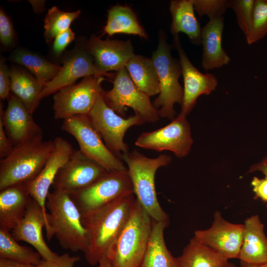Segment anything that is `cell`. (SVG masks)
Listing matches in <instances>:
<instances>
[{
    "label": "cell",
    "mask_w": 267,
    "mask_h": 267,
    "mask_svg": "<svg viewBox=\"0 0 267 267\" xmlns=\"http://www.w3.org/2000/svg\"><path fill=\"white\" fill-rule=\"evenodd\" d=\"M80 260V258L78 256H71L65 253L58 255L54 259H42L36 267H75V264Z\"/></svg>",
    "instance_id": "74e56055"
},
{
    "label": "cell",
    "mask_w": 267,
    "mask_h": 267,
    "mask_svg": "<svg viewBox=\"0 0 267 267\" xmlns=\"http://www.w3.org/2000/svg\"><path fill=\"white\" fill-rule=\"evenodd\" d=\"M14 145L8 137L2 117L0 116V158L7 157L12 151Z\"/></svg>",
    "instance_id": "ab89813d"
},
{
    "label": "cell",
    "mask_w": 267,
    "mask_h": 267,
    "mask_svg": "<svg viewBox=\"0 0 267 267\" xmlns=\"http://www.w3.org/2000/svg\"><path fill=\"white\" fill-rule=\"evenodd\" d=\"M243 235V224L230 222L216 211L212 225L206 229L196 230L193 237L229 260L238 258Z\"/></svg>",
    "instance_id": "5bb4252c"
},
{
    "label": "cell",
    "mask_w": 267,
    "mask_h": 267,
    "mask_svg": "<svg viewBox=\"0 0 267 267\" xmlns=\"http://www.w3.org/2000/svg\"><path fill=\"white\" fill-rule=\"evenodd\" d=\"M256 171L262 172L266 177H267V157L258 163L251 166L249 170V173H253Z\"/></svg>",
    "instance_id": "7bdbcfd3"
},
{
    "label": "cell",
    "mask_w": 267,
    "mask_h": 267,
    "mask_svg": "<svg viewBox=\"0 0 267 267\" xmlns=\"http://www.w3.org/2000/svg\"><path fill=\"white\" fill-rule=\"evenodd\" d=\"M81 13L80 10L64 11L55 6L49 9L44 21V36L46 42L50 43L58 34L70 28L71 23Z\"/></svg>",
    "instance_id": "1f68e13d"
},
{
    "label": "cell",
    "mask_w": 267,
    "mask_h": 267,
    "mask_svg": "<svg viewBox=\"0 0 267 267\" xmlns=\"http://www.w3.org/2000/svg\"><path fill=\"white\" fill-rule=\"evenodd\" d=\"M87 116L107 148L121 160L123 155L129 151L128 144L124 141L127 131L133 126L145 123L135 115L125 118L117 114L105 103L103 93Z\"/></svg>",
    "instance_id": "9c48e42d"
},
{
    "label": "cell",
    "mask_w": 267,
    "mask_h": 267,
    "mask_svg": "<svg viewBox=\"0 0 267 267\" xmlns=\"http://www.w3.org/2000/svg\"><path fill=\"white\" fill-rule=\"evenodd\" d=\"M192 143L190 125L186 117L180 115L162 128L142 133L135 141L138 147L157 151H170L180 158L189 153Z\"/></svg>",
    "instance_id": "7c38bea8"
},
{
    "label": "cell",
    "mask_w": 267,
    "mask_h": 267,
    "mask_svg": "<svg viewBox=\"0 0 267 267\" xmlns=\"http://www.w3.org/2000/svg\"><path fill=\"white\" fill-rule=\"evenodd\" d=\"M240 267H267V263L262 264H251L240 261Z\"/></svg>",
    "instance_id": "f6af8a7d"
},
{
    "label": "cell",
    "mask_w": 267,
    "mask_h": 267,
    "mask_svg": "<svg viewBox=\"0 0 267 267\" xmlns=\"http://www.w3.org/2000/svg\"><path fill=\"white\" fill-rule=\"evenodd\" d=\"M125 68L139 90L149 96L159 93L158 76L151 59L135 54Z\"/></svg>",
    "instance_id": "f1b7e54d"
},
{
    "label": "cell",
    "mask_w": 267,
    "mask_h": 267,
    "mask_svg": "<svg viewBox=\"0 0 267 267\" xmlns=\"http://www.w3.org/2000/svg\"><path fill=\"white\" fill-rule=\"evenodd\" d=\"M117 34L134 35L147 38V33L139 24L135 14L127 5L117 4L108 11L107 20L102 34L112 36Z\"/></svg>",
    "instance_id": "4316f807"
},
{
    "label": "cell",
    "mask_w": 267,
    "mask_h": 267,
    "mask_svg": "<svg viewBox=\"0 0 267 267\" xmlns=\"http://www.w3.org/2000/svg\"><path fill=\"white\" fill-rule=\"evenodd\" d=\"M91 76H104L114 79L115 74L106 75L95 67L93 58L85 45L76 46L64 58L63 65L57 75L44 85L38 101L54 94L61 89L75 84L82 77Z\"/></svg>",
    "instance_id": "4fadbf2b"
},
{
    "label": "cell",
    "mask_w": 267,
    "mask_h": 267,
    "mask_svg": "<svg viewBox=\"0 0 267 267\" xmlns=\"http://www.w3.org/2000/svg\"><path fill=\"white\" fill-rule=\"evenodd\" d=\"M134 193L128 170L107 171L90 185L68 193L82 216Z\"/></svg>",
    "instance_id": "52a82bcc"
},
{
    "label": "cell",
    "mask_w": 267,
    "mask_h": 267,
    "mask_svg": "<svg viewBox=\"0 0 267 267\" xmlns=\"http://www.w3.org/2000/svg\"><path fill=\"white\" fill-rule=\"evenodd\" d=\"M177 267H228V259L192 237L177 258Z\"/></svg>",
    "instance_id": "484cf974"
},
{
    "label": "cell",
    "mask_w": 267,
    "mask_h": 267,
    "mask_svg": "<svg viewBox=\"0 0 267 267\" xmlns=\"http://www.w3.org/2000/svg\"><path fill=\"white\" fill-rule=\"evenodd\" d=\"M224 17L209 19L202 28V66L205 71L228 64L231 59L222 46Z\"/></svg>",
    "instance_id": "7402d4cb"
},
{
    "label": "cell",
    "mask_w": 267,
    "mask_h": 267,
    "mask_svg": "<svg viewBox=\"0 0 267 267\" xmlns=\"http://www.w3.org/2000/svg\"><path fill=\"white\" fill-rule=\"evenodd\" d=\"M173 44L179 55L184 84L179 115L186 117L193 109L199 96L209 94L216 89L218 80L213 74L202 73L192 64L181 45L178 34L174 35Z\"/></svg>",
    "instance_id": "2e32d148"
},
{
    "label": "cell",
    "mask_w": 267,
    "mask_h": 267,
    "mask_svg": "<svg viewBox=\"0 0 267 267\" xmlns=\"http://www.w3.org/2000/svg\"><path fill=\"white\" fill-rule=\"evenodd\" d=\"M17 242L10 231L0 227V258L38 266L42 260L40 254Z\"/></svg>",
    "instance_id": "4dcf8cb0"
},
{
    "label": "cell",
    "mask_w": 267,
    "mask_h": 267,
    "mask_svg": "<svg viewBox=\"0 0 267 267\" xmlns=\"http://www.w3.org/2000/svg\"><path fill=\"white\" fill-rule=\"evenodd\" d=\"M30 2L31 3L33 9L35 11L37 12H42L44 10V1L42 0H30Z\"/></svg>",
    "instance_id": "ee69618b"
},
{
    "label": "cell",
    "mask_w": 267,
    "mask_h": 267,
    "mask_svg": "<svg viewBox=\"0 0 267 267\" xmlns=\"http://www.w3.org/2000/svg\"><path fill=\"white\" fill-rule=\"evenodd\" d=\"M45 206L48 211L47 240L55 236L63 249L85 253L89 246L88 233L82 215L69 193L55 189L49 191Z\"/></svg>",
    "instance_id": "7a4b0ae2"
},
{
    "label": "cell",
    "mask_w": 267,
    "mask_h": 267,
    "mask_svg": "<svg viewBox=\"0 0 267 267\" xmlns=\"http://www.w3.org/2000/svg\"><path fill=\"white\" fill-rule=\"evenodd\" d=\"M151 60L157 72L160 86L159 95L153 104L160 117L172 120L176 115L174 104L181 105L182 101L183 89L179 83L182 69L179 60L171 54V47L163 30L159 33L158 45Z\"/></svg>",
    "instance_id": "8992f818"
},
{
    "label": "cell",
    "mask_w": 267,
    "mask_h": 267,
    "mask_svg": "<svg viewBox=\"0 0 267 267\" xmlns=\"http://www.w3.org/2000/svg\"><path fill=\"white\" fill-rule=\"evenodd\" d=\"M113 87L104 91L103 97L107 105L119 115L124 117L127 107L144 122L155 123L159 120L158 110L149 96L139 90L132 81L125 67L116 72Z\"/></svg>",
    "instance_id": "ba28073f"
},
{
    "label": "cell",
    "mask_w": 267,
    "mask_h": 267,
    "mask_svg": "<svg viewBox=\"0 0 267 267\" xmlns=\"http://www.w3.org/2000/svg\"><path fill=\"white\" fill-rule=\"evenodd\" d=\"M122 160L127 165L136 200L152 220L170 222L169 216L162 208L157 198L155 176L159 168L169 164L172 160L171 156L161 154L151 158L134 150L124 154Z\"/></svg>",
    "instance_id": "5b68a950"
},
{
    "label": "cell",
    "mask_w": 267,
    "mask_h": 267,
    "mask_svg": "<svg viewBox=\"0 0 267 267\" xmlns=\"http://www.w3.org/2000/svg\"><path fill=\"white\" fill-rule=\"evenodd\" d=\"M7 99L8 105L4 111L0 103V116L6 133L14 146L43 135L42 129L22 101L12 93Z\"/></svg>",
    "instance_id": "ffe728a7"
},
{
    "label": "cell",
    "mask_w": 267,
    "mask_h": 267,
    "mask_svg": "<svg viewBox=\"0 0 267 267\" xmlns=\"http://www.w3.org/2000/svg\"><path fill=\"white\" fill-rule=\"evenodd\" d=\"M33 199L28 182L8 186L0 192V227L11 231L23 218Z\"/></svg>",
    "instance_id": "44dd1931"
},
{
    "label": "cell",
    "mask_w": 267,
    "mask_h": 267,
    "mask_svg": "<svg viewBox=\"0 0 267 267\" xmlns=\"http://www.w3.org/2000/svg\"><path fill=\"white\" fill-rule=\"evenodd\" d=\"M107 171L80 150L74 149L57 173L52 186L53 189L70 193L90 185Z\"/></svg>",
    "instance_id": "9a60e30c"
},
{
    "label": "cell",
    "mask_w": 267,
    "mask_h": 267,
    "mask_svg": "<svg viewBox=\"0 0 267 267\" xmlns=\"http://www.w3.org/2000/svg\"><path fill=\"white\" fill-rule=\"evenodd\" d=\"M61 129L75 137L79 150L84 154L107 171L128 170L121 160L106 146L87 115H76L64 120Z\"/></svg>",
    "instance_id": "8fae6325"
},
{
    "label": "cell",
    "mask_w": 267,
    "mask_h": 267,
    "mask_svg": "<svg viewBox=\"0 0 267 267\" xmlns=\"http://www.w3.org/2000/svg\"><path fill=\"white\" fill-rule=\"evenodd\" d=\"M0 267H36V266L0 258Z\"/></svg>",
    "instance_id": "b9f144b4"
},
{
    "label": "cell",
    "mask_w": 267,
    "mask_h": 267,
    "mask_svg": "<svg viewBox=\"0 0 267 267\" xmlns=\"http://www.w3.org/2000/svg\"><path fill=\"white\" fill-rule=\"evenodd\" d=\"M75 38V34L71 28L58 34L53 41L52 54L56 57H59Z\"/></svg>",
    "instance_id": "8d00e7d4"
},
{
    "label": "cell",
    "mask_w": 267,
    "mask_h": 267,
    "mask_svg": "<svg viewBox=\"0 0 267 267\" xmlns=\"http://www.w3.org/2000/svg\"><path fill=\"white\" fill-rule=\"evenodd\" d=\"M10 91L33 114L38 107L39 96L44 85L24 70L12 67L9 69Z\"/></svg>",
    "instance_id": "83f0119b"
},
{
    "label": "cell",
    "mask_w": 267,
    "mask_h": 267,
    "mask_svg": "<svg viewBox=\"0 0 267 267\" xmlns=\"http://www.w3.org/2000/svg\"><path fill=\"white\" fill-rule=\"evenodd\" d=\"M54 147L53 140L39 136L15 145L0 162V190L12 185L29 182L41 173Z\"/></svg>",
    "instance_id": "277c9868"
},
{
    "label": "cell",
    "mask_w": 267,
    "mask_h": 267,
    "mask_svg": "<svg viewBox=\"0 0 267 267\" xmlns=\"http://www.w3.org/2000/svg\"><path fill=\"white\" fill-rule=\"evenodd\" d=\"M43 228L47 234L49 231L47 221L40 205L33 199L23 218L11 230V234L17 241H24L34 247L42 259H54L59 255L46 244L43 235Z\"/></svg>",
    "instance_id": "d6986e66"
},
{
    "label": "cell",
    "mask_w": 267,
    "mask_h": 267,
    "mask_svg": "<svg viewBox=\"0 0 267 267\" xmlns=\"http://www.w3.org/2000/svg\"><path fill=\"white\" fill-rule=\"evenodd\" d=\"M251 184L256 196L266 202L267 199V177L264 178L254 177Z\"/></svg>",
    "instance_id": "60d3db41"
},
{
    "label": "cell",
    "mask_w": 267,
    "mask_h": 267,
    "mask_svg": "<svg viewBox=\"0 0 267 267\" xmlns=\"http://www.w3.org/2000/svg\"><path fill=\"white\" fill-rule=\"evenodd\" d=\"M194 10L199 16L209 19L222 17L229 7V0H192Z\"/></svg>",
    "instance_id": "e575fe53"
},
{
    "label": "cell",
    "mask_w": 267,
    "mask_h": 267,
    "mask_svg": "<svg viewBox=\"0 0 267 267\" xmlns=\"http://www.w3.org/2000/svg\"><path fill=\"white\" fill-rule=\"evenodd\" d=\"M9 58L12 62L24 67L44 85L57 75L61 67L42 55L23 48L14 50Z\"/></svg>",
    "instance_id": "f546056e"
},
{
    "label": "cell",
    "mask_w": 267,
    "mask_h": 267,
    "mask_svg": "<svg viewBox=\"0 0 267 267\" xmlns=\"http://www.w3.org/2000/svg\"><path fill=\"white\" fill-rule=\"evenodd\" d=\"M255 0H229V7L235 13L237 23L246 39L252 25Z\"/></svg>",
    "instance_id": "836d02e7"
},
{
    "label": "cell",
    "mask_w": 267,
    "mask_h": 267,
    "mask_svg": "<svg viewBox=\"0 0 267 267\" xmlns=\"http://www.w3.org/2000/svg\"><path fill=\"white\" fill-rule=\"evenodd\" d=\"M169 222L152 220L149 241L139 267H177V259L168 249L164 237Z\"/></svg>",
    "instance_id": "d4e9b609"
},
{
    "label": "cell",
    "mask_w": 267,
    "mask_h": 267,
    "mask_svg": "<svg viewBox=\"0 0 267 267\" xmlns=\"http://www.w3.org/2000/svg\"><path fill=\"white\" fill-rule=\"evenodd\" d=\"M86 47L92 55L96 68L106 75L109 71L117 72L125 67L135 55L130 40H102L92 34L86 42Z\"/></svg>",
    "instance_id": "ac0fdd59"
},
{
    "label": "cell",
    "mask_w": 267,
    "mask_h": 267,
    "mask_svg": "<svg viewBox=\"0 0 267 267\" xmlns=\"http://www.w3.org/2000/svg\"><path fill=\"white\" fill-rule=\"evenodd\" d=\"M169 9L172 18V34L175 35L184 33L193 44H201L202 28L195 15L192 0H171Z\"/></svg>",
    "instance_id": "cb8c5ba5"
},
{
    "label": "cell",
    "mask_w": 267,
    "mask_h": 267,
    "mask_svg": "<svg viewBox=\"0 0 267 267\" xmlns=\"http://www.w3.org/2000/svg\"><path fill=\"white\" fill-rule=\"evenodd\" d=\"M267 35V0H255L252 28L246 41L248 44H251Z\"/></svg>",
    "instance_id": "d6a6232c"
},
{
    "label": "cell",
    "mask_w": 267,
    "mask_h": 267,
    "mask_svg": "<svg viewBox=\"0 0 267 267\" xmlns=\"http://www.w3.org/2000/svg\"><path fill=\"white\" fill-rule=\"evenodd\" d=\"M54 141V149L41 173L34 180L28 182L31 197L40 205L47 221L45 204L49 188L57 173L69 160L74 150L72 144L61 137H55Z\"/></svg>",
    "instance_id": "e0dca14e"
},
{
    "label": "cell",
    "mask_w": 267,
    "mask_h": 267,
    "mask_svg": "<svg viewBox=\"0 0 267 267\" xmlns=\"http://www.w3.org/2000/svg\"><path fill=\"white\" fill-rule=\"evenodd\" d=\"M15 33L12 21L2 7L0 9V41L6 48L13 46L15 43Z\"/></svg>",
    "instance_id": "d590c367"
},
{
    "label": "cell",
    "mask_w": 267,
    "mask_h": 267,
    "mask_svg": "<svg viewBox=\"0 0 267 267\" xmlns=\"http://www.w3.org/2000/svg\"><path fill=\"white\" fill-rule=\"evenodd\" d=\"M104 76L85 77L76 84L66 87L54 94L53 110L55 119L65 120L76 115H88L103 93Z\"/></svg>",
    "instance_id": "30bf717a"
},
{
    "label": "cell",
    "mask_w": 267,
    "mask_h": 267,
    "mask_svg": "<svg viewBox=\"0 0 267 267\" xmlns=\"http://www.w3.org/2000/svg\"><path fill=\"white\" fill-rule=\"evenodd\" d=\"M98 264V267H112L106 257L102 258Z\"/></svg>",
    "instance_id": "bcb514c9"
},
{
    "label": "cell",
    "mask_w": 267,
    "mask_h": 267,
    "mask_svg": "<svg viewBox=\"0 0 267 267\" xmlns=\"http://www.w3.org/2000/svg\"><path fill=\"white\" fill-rule=\"evenodd\" d=\"M265 202L267 203V200L266 201V202Z\"/></svg>",
    "instance_id": "c3c4849f"
},
{
    "label": "cell",
    "mask_w": 267,
    "mask_h": 267,
    "mask_svg": "<svg viewBox=\"0 0 267 267\" xmlns=\"http://www.w3.org/2000/svg\"><path fill=\"white\" fill-rule=\"evenodd\" d=\"M238 259L251 264L267 263V237L264 225L257 215L244 221L242 244Z\"/></svg>",
    "instance_id": "603a6c76"
},
{
    "label": "cell",
    "mask_w": 267,
    "mask_h": 267,
    "mask_svg": "<svg viewBox=\"0 0 267 267\" xmlns=\"http://www.w3.org/2000/svg\"><path fill=\"white\" fill-rule=\"evenodd\" d=\"M11 93L9 69L3 58L0 60V98L7 99Z\"/></svg>",
    "instance_id": "f35d334b"
},
{
    "label": "cell",
    "mask_w": 267,
    "mask_h": 267,
    "mask_svg": "<svg viewBox=\"0 0 267 267\" xmlns=\"http://www.w3.org/2000/svg\"><path fill=\"white\" fill-rule=\"evenodd\" d=\"M228 267H236V266H235L234 264L230 263Z\"/></svg>",
    "instance_id": "7dc6e473"
},
{
    "label": "cell",
    "mask_w": 267,
    "mask_h": 267,
    "mask_svg": "<svg viewBox=\"0 0 267 267\" xmlns=\"http://www.w3.org/2000/svg\"><path fill=\"white\" fill-rule=\"evenodd\" d=\"M152 220L136 198L123 228L106 258L112 267H139L146 252Z\"/></svg>",
    "instance_id": "3957f363"
},
{
    "label": "cell",
    "mask_w": 267,
    "mask_h": 267,
    "mask_svg": "<svg viewBox=\"0 0 267 267\" xmlns=\"http://www.w3.org/2000/svg\"><path fill=\"white\" fill-rule=\"evenodd\" d=\"M134 195L129 193L82 216L89 238L85 258L90 265L95 266L106 257L127 221L135 199Z\"/></svg>",
    "instance_id": "6da1fadb"
}]
</instances>
